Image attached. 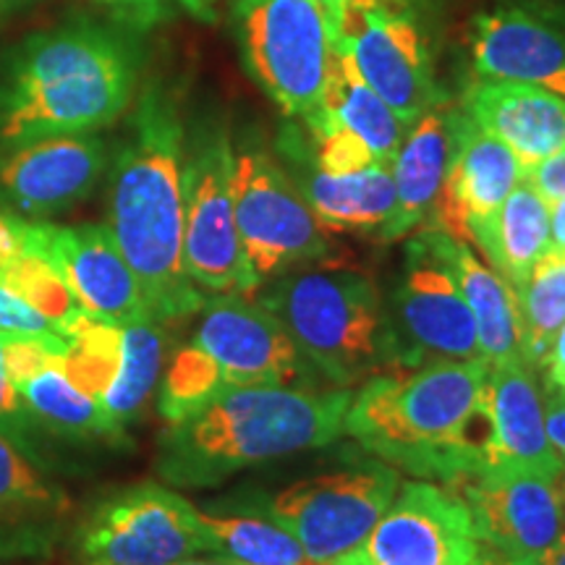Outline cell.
Returning a JSON list of instances; mask_svg holds the SVG:
<instances>
[{
	"label": "cell",
	"instance_id": "obj_29",
	"mask_svg": "<svg viewBox=\"0 0 565 565\" xmlns=\"http://www.w3.org/2000/svg\"><path fill=\"white\" fill-rule=\"evenodd\" d=\"M212 553L242 565H328L307 555L286 529L257 513H202Z\"/></svg>",
	"mask_w": 565,
	"mask_h": 565
},
{
	"label": "cell",
	"instance_id": "obj_6",
	"mask_svg": "<svg viewBox=\"0 0 565 565\" xmlns=\"http://www.w3.org/2000/svg\"><path fill=\"white\" fill-rule=\"evenodd\" d=\"M312 370L265 307L242 294H225L204 301L192 343L175 353L162 377L158 412L173 424L231 387L291 385L312 377Z\"/></svg>",
	"mask_w": 565,
	"mask_h": 565
},
{
	"label": "cell",
	"instance_id": "obj_19",
	"mask_svg": "<svg viewBox=\"0 0 565 565\" xmlns=\"http://www.w3.org/2000/svg\"><path fill=\"white\" fill-rule=\"evenodd\" d=\"M524 181V166L498 137L471 121L458 108L456 147L443 192L437 196L433 221L458 242H466L490 221L500 204Z\"/></svg>",
	"mask_w": 565,
	"mask_h": 565
},
{
	"label": "cell",
	"instance_id": "obj_27",
	"mask_svg": "<svg viewBox=\"0 0 565 565\" xmlns=\"http://www.w3.org/2000/svg\"><path fill=\"white\" fill-rule=\"evenodd\" d=\"M492 270L515 288L550 249V202L532 183L521 181L500 210L471 236Z\"/></svg>",
	"mask_w": 565,
	"mask_h": 565
},
{
	"label": "cell",
	"instance_id": "obj_39",
	"mask_svg": "<svg viewBox=\"0 0 565 565\" xmlns=\"http://www.w3.org/2000/svg\"><path fill=\"white\" fill-rule=\"evenodd\" d=\"M322 6H328V9H335V6H343V3H364V6H391V9H401V11H414L424 6V0H320Z\"/></svg>",
	"mask_w": 565,
	"mask_h": 565
},
{
	"label": "cell",
	"instance_id": "obj_37",
	"mask_svg": "<svg viewBox=\"0 0 565 565\" xmlns=\"http://www.w3.org/2000/svg\"><path fill=\"white\" fill-rule=\"evenodd\" d=\"M545 370H547V385L557 387V391H565V324L561 328V333L555 335V343L553 349H550Z\"/></svg>",
	"mask_w": 565,
	"mask_h": 565
},
{
	"label": "cell",
	"instance_id": "obj_13",
	"mask_svg": "<svg viewBox=\"0 0 565 565\" xmlns=\"http://www.w3.org/2000/svg\"><path fill=\"white\" fill-rule=\"evenodd\" d=\"M333 40L351 55L362 79L412 126L443 103L435 63L414 11L343 3L330 9Z\"/></svg>",
	"mask_w": 565,
	"mask_h": 565
},
{
	"label": "cell",
	"instance_id": "obj_23",
	"mask_svg": "<svg viewBox=\"0 0 565 565\" xmlns=\"http://www.w3.org/2000/svg\"><path fill=\"white\" fill-rule=\"evenodd\" d=\"M456 113L440 103L408 126L391 162L395 212L380 242H398L433 215L454 158Z\"/></svg>",
	"mask_w": 565,
	"mask_h": 565
},
{
	"label": "cell",
	"instance_id": "obj_4",
	"mask_svg": "<svg viewBox=\"0 0 565 565\" xmlns=\"http://www.w3.org/2000/svg\"><path fill=\"white\" fill-rule=\"evenodd\" d=\"M137 61L121 34L76 21L21 45L0 95V141L87 134L116 121L131 100Z\"/></svg>",
	"mask_w": 565,
	"mask_h": 565
},
{
	"label": "cell",
	"instance_id": "obj_40",
	"mask_svg": "<svg viewBox=\"0 0 565 565\" xmlns=\"http://www.w3.org/2000/svg\"><path fill=\"white\" fill-rule=\"evenodd\" d=\"M477 565H536V563H532V561H519V557L503 555V553H498V550L487 547L484 542H482V545H479Z\"/></svg>",
	"mask_w": 565,
	"mask_h": 565
},
{
	"label": "cell",
	"instance_id": "obj_34",
	"mask_svg": "<svg viewBox=\"0 0 565 565\" xmlns=\"http://www.w3.org/2000/svg\"><path fill=\"white\" fill-rule=\"evenodd\" d=\"M524 181L532 183L547 202L565 196V150L529 166L524 171Z\"/></svg>",
	"mask_w": 565,
	"mask_h": 565
},
{
	"label": "cell",
	"instance_id": "obj_21",
	"mask_svg": "<svg viewBox=\"0 0 565 565\" xmlns=\"http://www.w3.org/2000/svg\"><path fill=\"white\" fill-rule=\"evenodd\" d=\"M484 398L492 422L484 471H532L547 479H561L563 463L547 440L545 404L529 364L490 366Z\"/></svg>",
	"mask_w": 565,
	"mask_h": 565
},
{
	"label": "cell",
	"instance_id": "obj_31",
	"mask_svg": "<svg viewBox=\"0 0 565 565\" xmlns=\"http://www.w3.org/2000/svg\"><path fill=\"white\" fill-rule=\"evenodd\" d=\"M162 351H166V341H162L160 322L154 317L121 324V366H118L108 393L103 395V408L121 433L124 424L147 404L158 385Z\"/></svg>",
	"mask_w": 565,
	"mask_h": 565
},
{
	"label": "cell",
	"instance_id": "obj_44",
	"mask_svg": "<svg viewBox=\"0 0 565 565\" xmlns=\"http://www.w3.org/2000/svg\"><path fill=\"white\" fill-rule=\"evenodd\" d=\"M32 3V0H0V11H9V9H19V6Z\"/></svg>",
	"mask_w": 565,
	"mask_h": 565
},
{
	"label": "cell",
	"instance_id": "obj_38",
	"mask_svg": "<svg viewBox=\"0 0 565 565\" xmlns=\"http://www.w3.org/2000/svg\"><path fill=\"white\" fill-rule=\"evenodd\" d=\"M550 246L565 252V196L550 202Z\"/></svg>",
	"mask_w": 565,
	"mask_h": 565
},
{
	"label": "cell",
	"instance_id": "obj_43",
	"mask_svg": "<svg viewBox=\"0 0 565 565\" xmlns=\"http://www.w3.org/2000/svg\"><path fill=\"white\" fill-rule=\"evenodd\" d=\"M173 565H242V563L228 561V557H210V561H200V557H186V561L173 563Z\"/></svg>",
	"mask_w": 565,
	"mask_h": 565
},
{
	"label": "cell",
	"instance_id": "obj_22",
	"mask_svg": "<svg viewBox=\"0 0 565 565\" xmlns=\"http://www.w3.org/2000/svg\"><path fill=\"white\" fill-rule=\"evenodd\" d=\"M461 110L511 147L524 171L565 150V100L550 89L479 76L466 87Z\"/></svg>",
	"mask_w": 565,
	"mask_h": 565
},
{
	"label": "cell",
	"instance_id": "obj_26",
	"mask_svg": "<svg viewBox=\"0 0 565 565\" xmlns=\"http://www.w3.org/2000/svg\"><path fill=\"white\" fill-rule=\"evenodd\" d=\"M307 118H317V121L356 134L383 166H391L408 131V126L395 116L391 105L362 79L351 55L341 45H335V40L320 105Z\"/></svg>",
	"mask_w": 565,
	"mask_h": 565
},
{
	"label": "cell",
	"instance_id": "obj_32",
	"mask_svg": "<svg viewBox=\"0 0 565 565\" xmlns=\"http://www.w3.org/2000/svg\"><path fill=\"white\" fill-rule=\"evenodd\" d=\"M0 435L11 440L30 461L42 463V456L34 448V435H38V419L24 406L21 395L13 387L9 370H6L3 338H0Z\"/></svg>",
	"mask_w": 565,
	"mask_h": 565
},
{
	"label": "cell",
	"instance_id": "obj_17",
	"mask_svg": "<svg viewBox=\"0 0 565 565\" xmlns=\"http://www.w3.org/2000/svg\"><path fill=\"white\" fill-rule=\"evenodd\" d=\"M30 246L97 320L129 324L152 317L108 225L30 223Z\"/></svg>",
	"mask_w": 565,
	"mask_h": 565
},
{
	"label": "cell",
	"instance_id": "obj_30",
	"mask_svg": "<svg viewBox=\"0 0 565 565\" xmlns=\"http://www.w3.org/2000/svg\"><path fill=\"white\" fill-rule=\"evenodd\" d=\"M521 317V338L529 366L545 370L555 335L565 324V252L550 249L515 288Z\"/></svg>",
	"mask_w": 565,
	"mask_h": 565
},
{
	"label": "cell",
	"instance_id": "obj_15",
	"mask_svg": "<svg viewBox=\"0 0 565 565\" xmlns=\"http://www.w3.org/2000/svg\"><path fill=\"white\" fill-rule=\"evenodd\" d=\"M469 508L479 542L540 563L565 532V487L532 471H482L450 484Z\"/></svg>",
	"mask_w": 565,
	"mask_h": 565
},
{
	"label": "cell",
	"instance_id": "obj_11",
	"mask_svg": "<svg viewBox=\"0 0 565 565\" xmlns=\"http://www.w3.org/2000/svg\"><path fill=\"white\" fill-rule=\"evenodd\" d=\"M84 565H173L212 553L202 511L160 484L110 494L76 534Z\"/></svg>",
	"mask_w": 565,
	"mask_h": 565
},
{
	"label": "cell",
	"instance_id": "obj_16",
	"mask_svg": "<svg viewBox=\"0 0 565 565\" xmlns=\"http://www.w3.org/2000/svg\"><path fill=\"white\" fill-rule=\"evenodd\" d=\"M484 79L524 82L565 100V0H519L482 11L469 38Z\"/></svg>",
	"mask_w": 565,
	"mask_h": 565
},
{
	"label": "cell",
	"instance_id": "obj_1",
	"mask_svg": "<svg viewBox=\"0 0 565 565\" xmlns=\"http://www.w3.org/2000/svg\"><path fill=\"white\" fill-rule=\"evenodd\" d=\"M487 377L484 359L377 374L351 393L343 433L408 475L448 484L475 477L484 471L492 440Z\"/></svg>",
	"mask_w": 565,
	"mask_h": 565
},
{
	"label": "cell",
	"instance_id": "obj_25",
	"mask_svg": "<svg viewBox=\"0 0 565 565\" xmlns=\"http://www.w3.org/2000/svg\"><path fill=\"white\" fill-rule=\"evenodd\" d=\"M443 252L454 267L471 315H475L479 351H482L484 362L490 366L526 362L519 301H515L511 282L479 263L466 242H458L445 231Z\"/></svg>",
	"mask_w": 565,
	"mask_h": 565
},
{
	"label": "cell",
	"instance_id": "obj_7",
	"mask_svg": "<svg viewBox=\"0 0 565 565\" xmlns=\"http://www.w3.org/2000/svg\"><path fill=\"white\" fill-rule=\"evenodd\" d=\"M244 66L288 118L320 105L333 58V17L320 0H233Z\"/></svg>",
	"mask_w": 565,
	"mask_h": 565
},
{
	"label": "cell",
	"instance_id": "obj_18",
	"mask_svg": "<svg viewBox=\"0 0 565 565\" xmlns=\"http://www.w3.org/2000/svg\"><path fill=\"white\" fill-rule=\"evenodd\" d=\"M105 171V145L61 134L19 145L0 166V196L21 215L51 217L82 202Z\"/></svg>",
	"mask_w": 565,
	"mask_h": 565
},
{
	"label": "cell",
	"instance_id": "obj_12",
	"mask_svg": "<svg viewBox=\"0 0 565 565\" xmlns=\"http://www.w3.org/2000/svg\"><path fill=\"white\" fill-rule=\"evenodd\" d=\"M387 312L404 351L406 372L433 362L482 359L475 315L443 252L440 228L416 233L406 244V270Z\"/></svg>",
	"mask_w": 565,
	"mask_h": 565
},
{
	"label": "cell",
	"instance_id": "obj_45",
	"mask_svg": "<svg viewBox=\"0 0 565 565\" xmlns=\"http://www.w3.org/2000/svg\"><path fill=\"white\" fill-rule=\"evenodd\" d=\"M563 487H565V466H563Z\"/></svg>",
	"mask_w": 565,
	"mask_h": 565
},
{
	"label": "cell",
	"instance_id": "obj_5",
	"mask_svg": "<svg viewBox=\"0 0 565 565\" xmlns=\"http://www.w3.org/2000/svg\"><path fill=\"white\" fill-rule=\"evenodd\" d=\"M307 362L328 383L351 387L377 374L406 372L377 282L349 267L288 273L257 294Z\"/></svg>",
	"mask_w": 565,
	"mask_h": 565
},
{
	"label": "cell",
	"instance_id": "obj_10",
	"mask_svg": "<svg viewBox=\"0 0 565 565\" xmlns=\"http://www.w3.org/2000/svg\"><path fill=\"white\" fill-rule=\"evenodd\" d=\"M233 212L244 257L259 286L296 267L322 263L330 252L324 228L291 175L259 141L244 145L233 158Z\"/></svg>",
	"mask_w": 565,
	"mask_h": 565
},
{
	"label": "cell",
	"instance_id": "obj_28",
	"mask_svg": "<svg viewBox=\"0 0 565 565\" xmlns=\"http://www.w3.org/2000/svg\"><path fill=\"white\" fill-rule=\"evenodd\" d=\"M63 349L53 351L32 372L13 380L24 406L51 433L68 437H121V429L110 422L100 401L92 398L63 372Z\"/></svg>",
	"mask_w": 565,
	"mask_h": 565
},
{
	"label": "cell",
	"instance_id": "obj_14",
	"mask_svg": "<svg viewBox=\"0 0 565 565\" xmlns=\"http://www.w3.org/2000/svg\"><path fill=\"white\" fill-rule=\"evenodd\" d=\"M479 545L463 500L422 479L401 484L364 545L333 565H477Z\"/></svg>",
	"mask_w": 565,
	"mask_h": 565
},
{
	"label": "cell",
	"instance_id": "obj_36",
	"mask_svg": "<svg viewBox=\"0 0 565 565\" xmlns=\"http://www.w3.org/2000/svg\"><path fill=\"white\" fill-rule=\"evenodd\" d=\"M100 3L116 9L131 24L147 26L166 13V0H100Z\"/></svg>",
	"mask_w": 565,
	"mask_h": 565
},
{
	"label": "cell",
	"instance_id": "obj_33",
	"mask_svg": "<svg viewBox=\"0 0 565 565\" xmlns=\"http://www.w3.org/2000/svg\"><path fill=\"white\" fill-rule=\"evenodd\" d=\"M58 328L0 282V338H53ZM63 338V335H61Z\"/></svg>",
	"mask_w": 565,
	"mask_h": 565
},
{
	"label": "cell",
	"instance_id": "obj_3",
	"mask_svg": "<svg viewBox=\"0 0 565 565\" xmlns=\"http://www.w3.org/2000/svg\"><path fill=\"white\" fill-rule=\"evenodd\" d=\"M351 391L257 385L231 387L158 440V475L173 487H215L225 479L343 435Z\"/></svg>",
	"mask_w": 565,
	"mask_h": 565
},
{
	"label": "cell",
	"instance_id": "obj_8",
	"mask_svg": "<svg viewBox=\"0 0 565 565\" xmlns=\"http://www.w3.org/2000/svg\"><path fill=\"white\" fill-rule=\"evenodd\" d=\"M401 487L398 469L364 461L328 471L273 494H254L236 511L257 513L286 529L317 563L333 565L364 545Z\"/></svg>",
	"mask_w": 565,
	"mask_h": 565
},
{
	"label": "cell",
	"instance_id": "obj_9",
	"mask_svg": "<svg viewBox=\"0 0 565 565\" xmlns=\"http://www.w3.org/2000/svg\"><path fill=\"white\" fill-rule=\"evenodd\" d=\"M233 150L223 126H207L183 152V267L200 291H259L233 212Z\"/></svg>",
	"mask_w": 565,
	"mask_h": 565
},
{
	"label": "cell",
	"instance_id": "obj_24",
	"mask_svg": "<svg viewBox=\"0 0 565 565\" xmlns=\"http://www.w3.org/2000/svg\"><path fill=\"white\" fill-rule=\"evenodd\" d=\"M66 494L0 435V553H40L66 513Z\"/></svg>",
	"mask_w": 565,
	"mask_h": 565
},
{
	"label": "cell",
	"instance_id": "obj_20",
	"mask_svg": "<svg viewBox=\"0 0 565 565\" xmlns=\"http://www.w3.org/2000/svg\"><path fill=\"white\" fill-rule=\"evenodd\" d=\"M278 154L280 166L324 231H359L383 238L395 212L391 166H372L345 175L324 173L312 162L307 134L294 126L278 139Z\"/></svg>",
	"mask_w": 565,
	"mask_h": 565
},
{
	"label": "cell",
	"instance_id": "obj_42",
	"mask_svg": "<svg viewBox=\"0 0 565 565\" xmlns=\"http://www.w3.org/2000/svg\"><path fill=\"white\" fill-rule=\"evenodd\" d=\"M175 3L183 6L186 11L196 13V17L212 19V3H215V0H175Z\"/></svg>",
	"mask_w": 565,
	"mask_h": 565
},
{
	"label": "cell",
	"instance_id": "obj_35",
	"mask_svg": "<svg viewBox=\"0 0 565 565\" xmlns=\"http://www.w3.org/2000/svg\"><path fill=\"white\" fill-rule=\"evenodd\" d=\"M542 404H545L547 440L553 445L555 456L565 466V391L547 385V395L542 398Z\"/></svg>",
	"mask_w": 565,
	"mask_h": 565
},
{
	"label": "cell",
	"instance_id": "obj_41",
	"mask_svg": "<svg viewBox=\"0 0 565 565\" xmlns=\"http://www.w3.org/2000/svg\"><path fill=\"white\" fill-rule=\"evenodd\" d=\"M536 565H565V532L561 534V540L542 555V561Z\"/></svg>",
	"mask_w": 565,
	"mask_h": 565
},
{
	"label": "cell",
	"instance_id": "obj_2",
	"mask_svg": "<svg viewBox=\"0 0 565 565\" xmlns=\"http://www.w3.org/2000/svg\"><path fill=\"white\" fill-rule=\"evenodd\" d=\"M183 152L179 105L162 84H150L113 166L108 228L158 322L204 307L183 267Z\"/></svg>",
	"mask_w": 565,
	"mask_h": 565
}]
</instances>
